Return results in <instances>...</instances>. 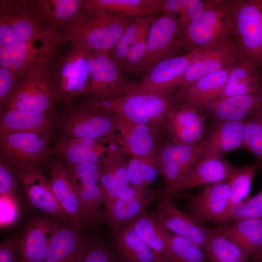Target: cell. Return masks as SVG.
I'll list each match as a JSON object with an SVG mask.
<instances>
[{
	"instance_id": "1",
	"label": "cell",
	"mask_w": 262,
	"mask_h": 262,
	"mask_svg": "<svg viewBox=\"0 0 262 262\" xmlns=\"http://www.w3.org/2000/svg\"><path fill=\"white\" fill-rule=\"evenodd\" d=\"M236 37L227 0H208L201 15L182 32L180 47L189 51L215 47Z\"/></svg>"
},
{
	"instance_id": "9",
	"label": "cell",
	"mask_w": 262,
	"mask_h": 262,
	"mask_svg": "<svg viewBox=\"0 0 262 262\" xmlns=\"http://www.w3.org/2000/svg\"><path fill=\"white\" fill-rule=\"evenodd\" d=\"M66 166L80 202L83 226H95L102 220L101 206L104 201L99 167L88 163Z\"/></svg>"
},
{
	"instance_id": "34",
	"label": "cell",
	"mask_w": 262,
	"mask_h": 262,
	"mask_svg": "<svg viewBox=\"0 0 262 262\" xmlns=\"http://www.w3.org/2000/svg\"><path fill=\"white\" fill-rule=\"evenodd\" d=\"M262 89V68L248 59L240 58L232 65L224 89L219 99L253 94Z\"/></svg>"
},
{
	"instance_id": "48",
	"label": "cell",
	"mask_w": 262,
	"mask_h": 262,
	"mask_svg": "<svg viewBox=\"0 0 262 262\" xmlns=\"http://www.w3.org/2000/svg\"><path fill=\"white\" fill-rule=\"evenodd\" d=\"M262 218V190L248 197L240 205L231 219Z\"/></svg>"
},
{
	"instance_id": "25",
	"label": "cell",
	"mask_w": 262,
	"mask_h": 262,
	"mask_svg": "<svg viewBox=\"0 0 262 262\" xmlns=\"http://www.w3.org/2000/svg\"><path fill=\"white\" fill-rule=\"evenodd\" d=\"M125 155L117 144H110L100 163V182L104 195V210L130 183L128 175V161Z\"/></svg>"
},
{
	"instance_id": "23",
	"label": "cell",
	"mask_w": 262,
	"mask_h": 262,
	"mask_svg": "<svg viewBox=\"0 0 262 262\" xmlns=\"http://www.w3.org/2000/svg\"><path fill=\"white\" fill-rule=\"evenodd\" d=\"M229 196V180L204 186L190 198L187 211L202 223L223 222Z\"/></svg>"
},
{
	"instance_id": "15",
	"label": "cell",
	"mask_w": 262,
	"mask_h": 262,
	"mask_svg": "<svg viewBox=\"0 0 262 262\" xmlns=\"http://www.w3.org/2000/svg\"><path fill=\"white\" fill-rule=\"evenodd\" d=\"M160 195L158 190L147 186L129 185L103 211L102 220L115 230L146 212Z\"/></svg>"
},
{
	"instance_id": "7",
	"label": "cell",
	"mask_w": 262,
	"mask_h": 262,
	"mask_svg": "<svg viewBox=\"0 0 262 262\" xmlns=\"http://www.w3.org/2000/svg\"><path fill=\"white\" fill-rule=\"evenodd\" d=\"M92 50L83 44L72 41L68 52L60 58L51 78L58 99L68 101L86 94Z\"/></svg>"
},
{
	"instance_id": "40",
	"label": "cell",
	"mask_w": 262,
	"mask_h": 262,
	"mask_svg": "<svg viewBox=\"0 0 262 262\" xmlns=\"http://www.w3.org/2000/svg\"><path fill=\"white\" fill-rule=\"evenodd\" d=\"M155 17L145 16L131 19L115 45L109 51L110 57L122 72L131 47L141 33L150 26Z\"/></svg>"
},
{
	"instance_id": "41",
	"label": "cell",
	"mask_w": 262,
	"mask_h": 262,
	"mask_svg": "<svg viewBox=\"0 0 262 262\" xmlns=\"http://www.w3.org/2000/svg\"><path fill=\"white\" fill-rule=\"evenodd\" d=\"M164 262H210L202 247L169 231Z\"/></svg>"
},
{
	"instance_id": "32",
	"label": "cell",
	"mask_w": 262,
	"mask_h": 262,
	"mask_svg": "<svg viewBox=\"0 0 262 262\" xmlns=\"http://www.w3.org/2000/svg\"><path fill=\"white\" fill-rule=\"evenodd\" d=\"M162 0H85L83 10L104 12L126 18L162 14Z\"/></svg>"
},
{
	"instance_id": "47",
	"label": "cell",
	"mask_w": 262,
	"mask_h": 262,
	"mask_svg": "<svg viewBox=\"0 0 262 262\" xmlns=\"http://www.w3.org/2000/svg\"><path fill=\"white\" fill-rule=\"evenodd\" d=\"M149 27L146 28L131 47L127 55L123 72L138 73L145 60Z\"/></svg>"
},
{
	"instance_id": "10",
	"label": "cell",
	"mask_w": 262,
	"mask_h": 262,
	"mask_svg": "<svg viewBox=\"0 0 262 262\" xmlns=\"http://www.w3.org/2000/svg\"><path fill=\"white\" fill-rule=\"evenodd\" d=\"M133 85L112 59L109 52L92 50L89 60L88 99L109 100L126 95Z\"/></svg>"
},
{
	"instance_id": "27",
	"label": "cell",
	"mask_w": 262,
	"mask_h": 262,
	"mask_svg": "<svg viewBox=\"0 0 262 262\" xmlns=\"http://www.w3.org/2000/svg\"><path fill=\"white\" fill-rule=\"evenodd\" d=\"M56 125L50 112H28L5 109L0 116V134L30 132L40 135L49 141Z\"/></svg>"
},
{
	"instance_id": "16",
	"label": "cell",
	"mask_w": 262,
	"mask_h": 262,
	"mask_svg": "<svg viewBox=\"0 0 262 262\" xmlns=\"http://www.w3.org/2000/svg\"><path fill=\"white\" fill-rule=\"evenodd\" d=\"M150 214L169 232L193 242L206 252L213 229L178 209L172 198L160 196Z\"/></svg>"
},
{
	"instance_id": "28",
	"label": "cell",
	"mask_w": 262,
	"mask_h": 262,
	"mask_svg": "<svg viewBox=\"0 0 262 262\" xmlns=\"http://www.w3.org/2000/svg\"><path fill=\"white\" fill-rule=\"evenodd\" d=\"M54 194L66 218L83 229L80 202L62 160H51L49 164Z\"/></svg>"
},
{
	"instance_id": "24",
	"label": "cell",
	"mask_w": 262,
	"mask_h": 262,
	"mask_svg": "<svg viewBox=\"0 0 262 262\" xmlns=\"http://www.w3.org/2000/svg\"><path fill=\"white\" fill-rule=\"evenodd\" d=\"M86 249L83 228L70 221L61 222L43 262H81Z\"/></svg>"
},
{
	"instance_id": "31",
	"label": "cell",
	"mask_w": 262,
	"mask_h": 262,
	"mask_svg": "<svg viewBox=\"0 0 262 262\" xmlns=\"http://www.w3.org/2000/svg\"><path fill=\"white\" fill-rule=\"evenodd\" d=\"M231 66L208 75L182 92L176 93L174 97L177 103L201 110L218 99L224 89Z\"/></svg>"
},
{
	"instance_id": "49",
	"label": "cell",
	"mask_w": 262,
	"mask_h": 262,
	"mask_svg": "<svg viewBox=\"0 0 262 262\" xmlns=\"http://www.w3.org/2000/svg\"><path fill=\"white\" fill-rule=\"evenodd\" d=\"M17 179L14 171L0 161V195L18 201Z\"/></svg>"
},
{
	"instance_id": "37",
	"label": "cell",
	"mask_w": 262,
	"mask_h": 262,
	"mask_svg": "<svg viewBox=\"0 0 262 262\" xmlns=\"http://www.w3.org/2000/svg\"><path fill=\"white\" fill-rule=\"evenodd\" d=\"M36 13L41 17L55 25H65L67 27L76 21L82 14L83 1L79 0H40Z\"/></svg>"
},
{
	"instance_id": "14",
	"label": "cell",
	"mask_w": 262,
	"mask_h": 262,
	"mask_svg": "<svg viewBox=\"0 0 262 262\" xmlns=\"http://www.w3.org/2000/svg\"><path fill=\"white\" fill-rule=\"evenodd\" d=\"M201 51H189L159 62L141 80L133 82L132 87L127 95H171V92L178 87L189 64Z\"/></svg>"
},
{
	"instance_id": "36",
	"label": "cell",
	"mask_w": 262,
	"mask_h": 262,
	"mask_svg": "<svg viewBox=\"0 0 262 262\" xmlns=\"http://www.w3.org/2000/svg\"><path fill=\"white\" fill-rule=\"evenodd\" d=\"M112 232L111 246L122 262H158L131 223Z\"/></svg>"
},
{
	"instance_id": "44",
	"label": "cell",
	"mask_w": 262,
	"mask_h": 262,
	"mask_svg": "<svg viewBox=\"0 0 262 262\" xmlns=\"http://www.w3.org/2000/svg\"><path fill=\"white\" fill-rule=\"evenodd\" d=\"M208 0H162L163 13L174 15L182 32L202 13Z\"/></svg>"
},
{
	"instance_id": "53",
	"label": "cell",
	"mask_w": 262,
	"mask_h": 262,
	"mask_svg": "<svg viewBox=\"0 0 262 262\" xmlns=\"http://www.w3.org/2000/svg\"><path fill=\"white\" fill-rule=\"evenodd\" d=\"M261 255H262V253L261 254Z\"/></svg>"
},
{
	"instance_id": "6",
	"label": "cell",
	"mask_w": 262,
	"mask_h": 262,
	"mask_svg": "<svg viewBox=\"0 0 262 262\" xmlns=\"http://www.w3.org/2000/svg\"><path fill=\"white\" fill-rule=\"evenodd\" d=\"M48 142L34 133L0 134V161L14 171L39 168L51 155Z\"/></svg>"
},
{
	"instance_id": "35",
	"label": "cell",
	"mask_w": 262,
	"mask_h": 262,
	"mask_svg": "<svg viewBox=\"0 0 262 262\" xmlns=\"http://www.w3.org/2000/svg\"><path fill=\"white\" fill-rule=\"evenodd\" d=\"M244 121L217 123L205 139L206 148L203 157L223 158L227 153L243 147Z\"/></svg>"
},
{
	"instance_id": "17",
	"label": "cell",
	"mask_w": 262,
	"mask_h": 262,
	"mask_svg": "<svg viewBox=\"0 0 262 262\" xmlns=\"http://www.w3.org/2000/svg\"><path fill=\"white\" fill-rule=\"evenodd\" d=\"M181 33L174 15L163 13L155 17L149 29L146 56L139 73H147L159 62L173 57V53L181 48Z\"/></svg>"
},
{
	"instance_id": "3",
	"label": "cell",
	"mask_w": 262,
	"mask_h": 262,
	"mask_svg": "<svg viewBox=\"0 0 262 262\" xmlns=\"http://www.w3.org/2000/svg\"><path fill=\"white\" fill-rule=\"evenodd\" d=\"M63 136L92 138L116 144L115 116L85 102L69 106L56 119V125Z\"/></svg>"
},
{
	"instance_id": "19",
	"label": "cell",
	"mask_w": 262,
	"mask_h": 262,
	"mask_svg": "<svg viewBox=\"0 0 262 262\" xmlns=\"http://www.w3.org/2000/svg\"><path fill=\"white\" fill-rule=\"evenodd\" d=\"M199 109L175 103L165 119L163 128L168 141L173 143L194 144L203 141L206 118Z\"/></svg>"
},
{
	"instance_id": "38",
	"label": "cell",
	"mask_w": 262,
	"mask_h": 262,
	"mask_svg": "<svg viewBox=\"0 0 262 262\" xmlns=\"http://www.w3.org/2000/svg\"><path fill=\"white\" fill-rule=\"evenodd\" d=\"M137 234L154 254L164 262L168 231L150 213L145 212L131 223Z\"/></svg>"
},
{
	"instance_id": "29",
	"label": "cell",
	"mask_w": 262,
	"mask_h": 262,
	"mask_svg": "<svg viewBox=\"0 0 262 262\" xmlns=\"http://www.w3.org/2000/svg\"><path fill=\"white\" fill-rule=\"evenodd\" d=\"M262 110V89L253 94L219 99L201 110L218 123L225 121H244Z\"/></svg>"
},
{
	"instance_id": "20",
	"label": "cell",
	"mask_w": 262,
	"mask_h": 262,
	"mask_svg": "<svg viewBox=\"0 0 262 262\" xmlns=\"http://www.w3.org/2000/svg\"><path fill=\"white\" fill-rule=\"evenodd\" d=\"M61 222L49 215L32 218L19 236V262H43Z\"/></svg>"
},
{
	"instance_id": "18",
	"label": "cell",
	"mask_w": 262,
	"mask_h": 262,
	"mask_svg": "<svg viewBox=\"0 0 262 262\" xmlns=\"http://www.w3.org/2000/svg\"><path fill=\"white\" fill-rule=\"evenodd\" d=\"M240 58L236 37L215 47L202 50L186 68L176 93L182 92L208 75L230 67Z\"/></svg>"
},
{
	"instance_id": "21",
	"label": "cell",
	"mask_w": 262,
	"mask_h": 262,
	"mask_svg": "<svg viewBox=\"0 0 262 262\" xmlns=\"http://www.w3.org/2000/svg\"><path fill=\"white\" fill-rule=\"evenodd\" d=\"M29 205L61 222L68 221L52 190L50 180L39 168L27 171H14Z\"/></svg>"
},
{
	"instance_id": "42",
	"label": "cell",
	"mask_w": 262,
	"mask_h": 262,
	"mask_svg": "<svg viewBox=\"0 0 262 262\" xmlns=\"http://www.w3.org/2000/svg\"><path fill=\"white\" fill-rule=\"evenodd\" d=\"M206 252L210 262H248L241 249L216 229H213Z\"/></svg>"
},
{
	"instance_id": "39",
	"label": "cell",
	"mask_w": 262,
	"mask_h": 262,
	"mask_svg": "<svg viewBox=\"0 0 262 262\" xmlns=\"http://www.w3.org/2000/svg\"><path fill=\"white\" fill-rule=\"evenodd\" d=\"M260 168L257 162L237 168L229 180V196L224 221L232 218L241 204L249 197L254 176Z\"/></svg>"
},
{
	"instance_id": "11",
	"label": "cell",
	"mask_w": 262,
	"mask_h": 262,
	"mask_svg": "<svg viewBox=\"0 0 262 262\" xmlns=\"http://www.w3.org/2000/svg\"><path fill=\"white\" fill-rule=\"evenodd\" d=\"M57 99L51 78L46 69H41L21 78L5 106L6 109L49 112Z\"/></svg>"
},
{
	"instance_id": "51",
	"label": "cell",
	"mask_w": 262,
	"mask_h": 262,
	"mask_svg": "<svg viewBox=\"0 0 262 262\" xmlns=\"http://www.w3.org/2000/svg\"><path fill=\"white\" fill-rule=\"evenodd\" d=\"M16 78L8 69L0 66V102L5 105L16 82Z\"/></svg>"
},
{
	"instance_id": "50",
	"label": "cell",
	"mask_w": 262,
	"mask_h": 262,
	"mask_svg": "<svg viewBox=\"0 0 262 262\" xmlns=\"http://www.w3.org/2000/svg\"><path fill=\"white\" fill-rule=\"evenodd\" d=\"M19 236H11L1 242L0 262H19Z\"/></svg>"
},
{
	"instance_id": "45",
	"label": "cell",
	"mask_w": 262,
	"mask_h": 262,
	"mask_svg": "<svg viewBox=\"0 0 262 262\" xmlns=\"http://www.w3.org/2000/svg\"><path fill=\"white\" fill-rule=\"evenodd\" d=\"M243 147L255 156L262 168V110L244 120Z\"/></svg>"
},
{
	"instance_id": "22",
	"label": "cell",
	"mask_w": 262,
	"mask_h": 262,
	"mask_svg": "<svg viewBox=\"0 0 262 262\" xmlns=\"http://www.w3.org/2000/svg\"><path fill=\"white\" fill-rule=\"evenodd\" d=\"M237 169L223 158L202 157L178 183L161 196L173 198L187 190L230 180Z\"/></svg>"
},
{
	"instance_id": "26",
	"label": "cell",
	"mask_w": 262,
	"mask_h": 262,
	"mask_svg": "<svg viewBox=\"0 0 262 262\" xmlns=\"http://www.w3.org/2000/svg\"><path fill=\"white\" fill-rule=\"evenodd\" d=\"M115 117L116 144L125 154L139 158L155 151L158 132L148 126Z\"/></svg>"
},
{
	"instance_id": "43",
	"label": "cell",
	"mask_w": 262,
	"mask_h": 262,
	"mask_svg": "<svg viewBox=\"0 0 262 262\" xmlns=\"http://www.w3.org/2000/svg\"><path fill=\"white\" fill-rule=\"evenodd\" d=\"M127 169L131 185L147 186L153 183L160 174L157 152L139 158H131L128 161Z\"/></svg>"
},
{
	"instance_id": "13",
	"label": "cell",
	"mask_w": 262,
	"mask_h": 262,
	"mask_svg": "<svg viewBox=\"0 0 262 262\" xmlns=\"http://www.w3.org/2000/svg\"><path fill=\"white\" fill-rule=\"evenodd\" d=\"M206 142L194 144L171 143L164 144L157 152L159 173L164 180L165 193L179 182L203 157Z\"/></svg>"
},
{
	"instance_id": "33",
	"label": "cell",
	"mask_w": 262,
	"mask_h": 262,
	"mask_svg": "<svg viewBox=\"0 0 262 262\" xmlns=\"http://www.w3.org/2000/svg\"><path fill=\"white\" fill-rule=\"evenodd\" d=\"M216 229L249 259L262 253V218H242Z\"/></svg>"
},
{
	"instance_id": "46",
	"label": "cell",
	"mask_w": 262,
	"mask_h": 262,
	"mask_svg": "<svg viewBox=\"0 0 262 262\" xmlns=\"http://www.w3.org/2000/svg\"><path fill=\"white\" fill-rule=\"evenodd\" d=\"M86 246L81 262H122L112 246L98 237L86 239Z\"/></svg>"
},
{
	"instance_id": "5",
	"label": "cell",
	"mask_w": 262,
	"mask_h": 262,
	"mask_svg": "<svg viewBox=\"0 0 262 262\" xmlns=\"http://www.w3.org/2000/svg\"><path fill=\"white\" fill-rule=\"evenodd\" d=\"M62 38L64 37L49 31L28 42L10 47L0 46V66L10 70L16 79L46 69Z\"/></svg>"
},
{
	"instance_id": "30",
	"label": "cell",
	"mask_w": 262,
	"mask_h": 262,
	"mask_svg": "<svg viewBox=\"0 0 262 262\" xmlns=\"http://www.w3.org/2000/svg\"><path fill=\"white\" fill-rule=\"evenodd\" d=\"M104 142L85 138L61 139L51 148V155L67 164H100L108 149Z\"/></svg>"
},
{
	"instance_id": "52",
	"label": "cell",
	"mask_w": 262,
	"mask_h": 262,
	"mask_svg": "<svg viewBox=\"0 0 262 262\" xmlns=\"http://www.w3.org/2000/svg\"><path fill=\"white\" fill-rule=\"evenodd\" d=\"M253 262H262V255H259L254 257Z\"/></svg>"
},
{
	"instance_id": "12",
	"label": "cell",
	"mask_w": 262,
	"mask_h": 262,
	"mask_svg": "<svg viewBox=\"0 0 262 262\" xmlns=\"http://www.w3.org/2000/svg\"><path fill=\"white\" fill-rule=\"evenodd\" d=\"M0 10V46L28 42L50 31L41 28L34 9L25 2H1Z\"/></svg>"
},
{
	"instance_id": "2",
	"label": "cell",
	"mask_w": 262,
	"mask_h": 262,
	"mask_svg": "<svg viewBox=\"0 0 262 262\" xmlns=\"http://www.w3.org/2000/svg\"><path fill=\"white\" fill-rule=\"evenodd\" d=\"M85 103L115 116L150 127L159 133L171 107L174 97L150 94L126 95L109 100L87 99Z\"/></svg>"
},
{
	"instance_id": "8",
	"label": "cell",
	"mask_w": 262,
	"mask_h": 262,
	"mask_svg": "<svg viewBox=\"0 0 262 262\" xmlns=\"http://www.w3.org/2000/svg\"><path fill=\"white\" fill-rule=\"evenodd\" d=\"M236 30L241 58L262 68V0H227Z\"/></svg>"
},
{
	"instance_id": "4",
	"label": "cell",
	"mask_w": 262,
	"mask_h": 262,
	"mask_svg": "<svg viewBox=\"0 0 262 262\" xmlns=\"http://www.w3.org/2000/svg\"><path fill=\"white\" fill-rule=\"evenodd\" d=\"M86 14L67 27L66 37L93 50L109 52L131 19L104 12L86 11Z\"/></svg>"
}]
</instances>
